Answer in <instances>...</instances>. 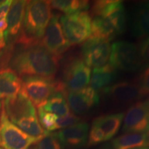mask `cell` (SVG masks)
Returning <instances> with one entry per match:
<instances>
[{
    "label": "cell",
    "instance_id": "obj_20",
    "mask_svg": "<svg viewBox=\"0 0 149 149\" xmlns=\"http://www.w3.org/2000/svg\"><path fill=\"white\" fill-rule=\"evenodd\" d=\"M124 117V113L102 115L96 117L92 124L101 130L105 137L106 141H108L113 138L119 131Z\"/></svg>",
    "mask_w": 149,
    "mask_h": 149
},
{
    "label": "cell",
    "instance_id": "obj_30",
    "mask_svg": "<svg viewBox=\"0 0 149 149\" xmlns=\"http://www.w3.org/2000/svg\"><path fill=\"white\" fill-rule=\"evenodd\" d=\"M12 2L13 1L11 0L1 1L0 2V19L6 18Z\"/></svg>",
    "mask_w": 149,
    "mask_h": 149
},
{
    "label": "cell",
    "instance_id": "obj_9",
    "mask_svg": "<svg viewBox=\"0 0 149 149\" xmlns=\"http://www.w3.org/2000/svg\"><path fill=\"white\" fill-rule=\"evenodd\" d=\"M59 17L60 16L57 14L52 15L40 44L50 53L60 59L70 45L65 38L59 22Z\"/></svg>",
    "mask_w": 149,
    "mask_h": 149
},
{
    "label": "cell",
    "instance_id": "obj_15",
    "mask_svg": "<svg viewBox=\"0 0 149 149\" xmlns=\"http://www.w3.org/2000/svg\"><path fill=\"white\" fill-rule=\"evenodd\" d=\"M2 107L12 123H15L22 117L37 115L35 106L21 93L13 97L3 100Z\"/></svg>",
    "mask_w": 149,
    "mask_h": 149
},
{
    "label": "cell",
    "instance_id": "obj_25",
    "mask_svg": "<svg viewBox=\"0 0 149 149\" xmlns=\"http://www.w3.org/2000/svg\"><path fill=\"white\" fill-rule=\"evenodd\" d=\"M38 109V119L41 126L47 132L55 130L56 122L58 117L53 113H48L42 109Z\"/></svg>",
    "mask_w": 149,
    "mask_h": 149
},
{
    "label": "cell",
    "instance_id": "obj_3",
    "mask_svg": "<svg viewBox=\"0 0 149 149\" xmlns=\"http://www.w3.org/2000/svg\"><path fill=\"white\" fill-rule=\"evenodd\" d=\"M51 17L50 1H27L22 30L15 43L24 48L40 44Z\"/></svg>",
    "mask_w": 149,
    "mask_h": 149
},
{
    "label": "cell",
    "instance_id": "obj_27",
    "mask_svg": "<svg viewBox=\"0 0 149 149\" xmlns=\"http://www.w3.org/2000/svg\"><path fill=\"white\" fill-rule=\"evenodd\" d=\"M80 120L81 119L79 117L71 113H70L66 116L58 117L57 122H56L55 130H61L70 127L77 123H79Z\"/></svg>",
    "mask_w": 149,
    "mask_h": 149
},
{
    "label": "cell",
    "instance_id": "obj_31",
    "mask_svg": "<svg viewBox=\"0 0 149 149\" xmlns=\"http://www.w3.org/2000/svg\"><path fill=\"white\" fill-rule=\"evenodd\" d=\"M8 28V23H7L6 18L0 19V33L6 32Z\"/></svg>",
    "mask_w": 149,
    "mask_h": 149
},
{
    "label": "cell",
    "instance_id": "obj_10",
    "mask_svg": "<svg viewBox=\"0 0 149 149\" xmlns=\"http://www.w3.org/2000/svg\"><path fill=\"white\" fill-rule=\"evenodd\" d=\"M111 53V41L89 37L83 43L81 57L89 68H100L107 64Z\"/></svg>",
    "mask_w": 149,
    "mask_h": 149
},
{
    "label": "cell",
    "instance_id": "obj_28",
    "mask_svg": "<svg viewBox=\"0 0 149 149\" xmlns=\"http://www.w3.org/2000/svg\"><path fill=\"white\" fill-rule=\"evenodd\" d=\"M138 85L142 97L149 96V66L141 73Z\"/></svg>",
    "mask_w": 149,
    "mask_h": 149
},
{
    "label": "cell",
    "instance_id": "obj_18",
    "mask_svg": "<svg viewBox=\"0 0 149 149\" xmlns=\"http://www.w3.org/2000/svg\"><path fill=\"white\" fill-rule=\"evenodd\" d=\"M117 77V70L108 63L100 68H94L91 72L90 87L99 93L109 88Z\"/></svg>",
    "mask_w": 149,
    "mask_h": 149
},
{
    "label": "cell",
    "instance_id": "obj_33",
    "mask_svg": "<svg viewBox=\"0 0 149 149\" xmlns=\"http://www.w3.org/2000/svg\"><path fill=\"white\" fill-rule=\"evenodd\" d=\"M1 113H2V104L0 102V124H1Z\"/></svg>",
    "mask_w": 149,
    "mask_h": 149
},
{
    "label": "cell",
    "instance_id": "obj_32",
    "mask_svg": "<svg viewBox=\"0 0 149 149\" xmlns=\"http://www.w3.org/2000/svg\"><path fill=\"white\" fill-rule=\"evenodd\" d=\"M6 46V43L4 33H0V51L3 49Z\"/></svg>",
    "mask_w": 149,
    "mask_h": 149
},
{
    "label": "cell",
    "instance_id": "obj_14",
    "mask_svg": "<svg viewBox=\"0 0 149 149\" xmlns=\"http://www.w3.org/2000/svg\"><path fill=\"white\" fill-rule=\"evenodd\" d=\"M89 126L87 123L79 122L70 127L59 130L55 135L63 147L79 149L88 141Z\"/></svg>",
    "mask_w": 149,
    "mask_h": 149
},
{
    "label": "cell",
    "instance_id": "obj_26",
    "mask_svg": "<svg viewBox=\"0 0 149 149\" xmlns=\"http://www.w3.org/2000/svg\"><path fill=\"white\" fill-rule=\"evenodd\" d=\"M37 148L38 149H62L63 146L55 133H48L37 141Z\"/></svg>",
    "mask_w": 149,
    "mask_h": 149
},
{
    "label": "cell",
    "instance_id": "obj_1",
    "mask_svg": "<svg viewBox=\"0 0 149 149\" xmlns=\"http://www.w3.org/2000/svg\"><path fill=\"white\" fill-rule=\"evenodd\" d=\"M59 59L40 44L15 50L8 66L22 78L37 77L54 79Z\"/></svg>",
    "mask_w": 149,
    "mask_h": 149
},
{
    "label": "cell",
    "instance_id": "obj_36",
    "mask_svg": "<svg viewBox=\"0 0 149 149\" xmlns=\"http://www.w3.org/2000/svg\"><path fill=\"white\" fill-rule=\"evenodd\" d=\"M30 149H38L37 148V146L36 147H33V148H30Z\"/></svg>",
    "mask_w": 149,
    "mask_h": 149
},
{
    "label": "cell",
    "instance_id": "obj_4",
    "mask_svg": "<svg viewBox=\"0 0 149 149\" xmlns=\"http://www.w3.org/2000/svg\"><path fill=\"white\" fill-rule=\"evenodd\" d=\"M59 22L70 46L82 44L91 36L92 19L88 11L64 15L59 17Z\"/></svg>",
    "mask_w": 149,
    "mask_h": 149
},
{
    "label": "cell",
    "instance_id": "obj_13",
    "mask_svg": "<svg viewBox=\"0 0 149 149\" xmlns=\"http://www.w3.org/2000/svg\"><path fill=\"white\" fill-rule=\"evenodd\" d=\"M64 97L70 110L76 115L86 114L100 102L98 93L90 86L77 91H66Z\"/></svg>",
    "mask_w": 149,
    "mask_h": 149
},
{
    "label": "cell",
    "instance_id": "obj_2",
    "mask_svg": "<svg viewBox=\"0 0 149 149\" xmlns=\"http://www.w3.org/2000/svg\"><path fill=\"white\" fill-rule=\"evenodd\" d=\"M89 13L92 19L91 37L111 41L124 33L126 17L122 1H96Z\"/></svg>",
    "mask_w": 149,
    "mask_h": 149
},
{
    "label": "cell",
    "instance_id": "obj_24",
    "mask_svg": "<svg viewBox=\"0 0 149 149\" xmlns=\"http://www.w3.org/2000/svg\"><path fill=\"white\" fill-rule=\"evenodd\" d=\"M50 2L51 8L61 11L65 15L87 11L90 8L89 1L84 0H55L50 1Z\"/></svg>",
    "mask_w": 149,
    "mask_h": 149
},
{
    "label": "cell",
    "instance_id": "obj_8",
    "mask_svg": "<svg viewBox=\"0 0 149 149\" xmlns=\"http://www.w3.org/2000/svg\"><path fill=\"white\" fill-rule=\"evenodd\" d=\"M91 76V68L85 64L82 57H74L65 65L61 82L68 92L77 91L87 87Z\"/></svg>",
    "mask_w": 149,
    "mask_h": 149
},
{
    "label": "cell",
    "instance_id": "obj_21",
    "mask_svg": "<svg viewBox=\"0 0 149 149\" xmlns=\"http://www.w3.org/2000/svg\"><path fill=\"white\" fill-rule=\"evenodd\" d=\"M112 146L114 149L149 147V133H126L113 139Z\"/></svg>",
    "mask_w": 149,
    "mask_h": 149
},
{
    "label": "cell",
    "instance_id": "obj_34",
    "mask_svg": "<svg viewBox=\"0 0 149 149\" xmlns=\"http://www.w3.org/2000/svg\"><path fill=\"white\" fill-rule=\"evenodd\" d=\"M102 149H114V148H113V147L112 146H107L104 147V148H102Z\"/></svg>",
    "mask_w": 149,
    "mask_h": 149
},
{
    "label": "cell",
    "instance_id": "obj_19",
    "mask_svg": "<svg viewBox=\"0 0 149 149\" xmlns=\"http://www.w3.org/2000/svg\"><path fill=\"white\" fill-rule=\"evenodd\" d=\"M133 36L139 39L149 37V2H145L136 7L131 24Z\"/></svg>",
    "mask_w": 149,
    "mask_h": 149
},
{
    "label": "cell",
    "instance_id": "obj_22",
    "mask_svg": "<svg viewBox=\"0 0 149 149\" xmlns=\"http://www.w3.org/2000/svg\"><path fill=\"white\" fill-rule=\"evenodd\" d=\"M13 124L28 135L38 139L39 140H40L46 134L49 133L44 130L41 126L37 115L22 117Z\"/></svg>",
    "mask_w": 149,
    "mask_h": 149
},
{
    "label": "cell",
    "instance_id": "obj_17",
    "mask_svg": "<svg viewBox=\"0 0 149 149\" xmlns=\"http://www.w3.org/2000/svg\"><path fill=\"white\" fill-rule=\"evenodd\" d=\"M22 79L10 68L0 69V99L13 97L20 93Z\"/></svg>",
    "mask_w": 149,
    "mask_h": 149
},
{
    "label": "cell",
    "instance_id": "obj_16",
    "mask_svg": "<svg viewBox=\"0 0 149 149\" xmlns=\"http://www.w3.org/2000/svg\"><path fill=\"white\" fill-rule=\"evenodd\" d=\"M26 3L27 1L22 0L13 1L6 18L8 28L4 37L7 44H13L21 33Z\"/></svg>",
    "mask_w": 149,
    "mask_h": 149
},
{
    "label": "cell",
    "instance_id": "obj_12",
    "mask_svg": "<svg viewBox=\"0 0 149 149\" xmlns=\"http://www.w3.org/2000/svg\"><path fill=\"white\" fill-rule=\"evenodd\" d=\"M102 92L120 107L131 106L143 97L138 84L127 81L113 84Z\"/></svg>",
    "mask_w": 149,
    "mask_h": 149
},
{
    "label": "cell",
    "instance_id": "obj_23",
    "mask_svg": "<svg viewBox=\"0 0 149 149\" xmlns=\"http://www.w3.org/2000/svg\"><path fill=\"white\" fill-rule=\"evenodd\" d=\"M48 113H53L57 117L66 116L70 113V110L64 95L61 93H54L39 108Z\"/></svg>",
    "mask_w": 149,
    "mask_h": 149
},
{
    "label": "cell",
    "instance_id": "obj_7",
    "mask_svg": "<svg viewBox=\"0 0 149 149\" xmlns=\"http://www.w3.org/2000/svg\"><path fill=\"white\" fill-rule=\"evenodd\" d=\"M1 146L3 149H29L37 143L38 139L31 137L12 123L2 107L0 124Z\"/></svg>",
    "mask_w": 149,
    "mask_h": 149
},
{
    "label": "cell",
    "instance_id": "obj_37",
    "mask_svg": "<svg viewBox=\"0 0 149 149\" xmlns=\"http://www.w3.org/2000/svg\"><path fill=\"white\" fill-rule=\"evenodd\" d=\"M0 146H1V139H0Z\"/></svg>",
    "mask_w": 149,
    "mask_h": 149
},
{
    "label": "cell",
    "instance_id": "obj_5",
    "mask_svg": "<svg viewBox=\"0 0 149 149\" xmlns=\"http://www.w3.org/2000/svg\"><path fill=\"white\" fill-rule=\"evenodd\" d=\"M109 64L115 69L134 72L143 67L138 46L133 43L119 41L111 44Z\"/></svg>",
    "mask_w": 149,
    "mask_h": 149
},
{
    "label": "cell",
    "instance_id": "obj_29",
    "mask_svg": "<svg viewBox=\"0 0 149 149\" xmlns=\"http://www.w3.org/2000/svg\"><path fill=\"white\" fill-rule=\"evenodd\" d=\"M139 53L143 66L149 64V37L143 39L138 46Z\"/></svg>",
    "mask_w": 149,
    "mask_h": 149
},
{
    "label": "cell",
    "instance_id": "obj_38",
    "mask_svg": "<svg viewBox=\"0 0 149 149\" xmlns=\"http://www.w3.org/2000/svg\"><path fill=\"white\" fill-rule=\"evenodd\" d=\"M0 149H2V148H0Z\"/></svg>",
    "mask_w": 149,
    "mask_h": 149
},
{
    "label": "cell",
    "instance_id": "obj_11",
    "mask_svg": "<svg viewBox=\"0 0 149 149\" xmlns=\"http://www.w3.org/2000/svg\"><path fill=\"white\" fill-rule=\"evenodd\" d=\"M123 122L124 133H149V100L130 106L124 113Z\"/></svg>",
    "mask_w": 149,
    "mask_h": 149
},
{
    "label": "cell",
    "instance_id": "obj_6",
    "mask_svg": "<svg viewBox=\"0 0 149 149\" xmlns=\"http://www.w3.org/2000/svg\"><path fill=\"white\" fill-rule=\"evenodd\" d=\"M20 93L39 109L54 93H57V81L37 77L22 78Z\"/></svg>",
    "mask_w": 149,
    "mask_h": 149
},
{
    "label": "cell",
    "instance_id": "obj_35",
    "mask_svg": "<svg viewBox=\"0 0 149 149\" xmlns=\"http://www.w3.org/2000/svg\"><path fill=\"white\" fill-rule=\"evenodd\" d=\"M132 149H149L148 147H140V148H135Z\"/></svg>",
    "mask_w": 149,
    "mask_h": 149
}]
</instances>
